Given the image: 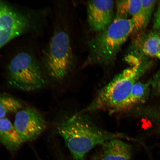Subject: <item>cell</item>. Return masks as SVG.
<instances>
[{
    "label": "cell",
    "instance_id": "e0dca14e",
    "mask_svg": "<svg viewBox=\"0 0 160 160\" xmlns=\"http://www.w3.org/2000/svg\"><path fill=\"white\" fill-rule=\"evenodd\" d=\"M153 28V29L160 31V2L154 15Z\"/></svg>",
    "mask_w": 160,
    "mask_h": 160
},
{
    "label": "cell",
    "instance_id": "ffe728a7",
    "mask_svg": "<svg viewBox=\"0 0 160 160\" xmlns=\"http://www.w3.org/2000/svg\"><path fill=\"white\" fill-rule=\"evenodd\" d=\"M158 57L160 59V53L159 54V55H158Z\"/></svg>",
    "mask_w": 160,
    "mask_h": 160
},
{
    "label": "cell",
    "instance_id": "d6986e66",
    "mask_svg": "<svg viewBox=\"0 0 160 160\" xmlns=\"http://www.w3.org/2000/svg\"><path fill=\"white\" fill-rule=\"evenodd\" d=\"M58 160H68L66 159L65 158H63L62 157H59Z\"/></svg>",
    "mask_w": 160,
    "mask_h": 160
},
{
    "label": "cell",
    "instance_id": "3957f363",
    "mask_svg": "<svg viewBox=\"0 0 160 160\" xmlns=\"http://www.w3.org/2000/svg\"><path fill=\"white\" fill-rule=\"evenodd\" d=\"M134 29V24L131 19L115 18L108 27L90 41L86 65H108L112 63Z\"/></svg>",
    "mask_w": 160,
    "mask_h": 160
},
{
    "label": "cell",
    "instance_id": "5bb4252c",
    "mask_svg": "<svg viewBox=\"0 0 160 160\" xmlns=\"http://www.w3.org/2000/svg\"><path fill=\"white\" fill-rule=\"evenodd\" d=\"M24 107L23 102L18 98L8 93H0V119L15 114Z\"/></svg>",
    "mask_w": 160,
    "mask_h": 160
},
{
    "label": "cell",
    "instance_id": "9c48e42d",
    "mask_svg": "<svg viewBox=\"0 0 160 160\" xmlns=\"http://www.w3.org/2000/svg\"><path fill=\"white\" fill-rule=\"evenodd\" d=\"M137 35L133 44L136 57H158L160 53V31L153 29L142 31Z\"/></svg>",
    "mask_w": 160,
    "mask_h": 160
},
{
    "label": "cell",
    "instance_id": "2e32d148",
    "mask_svg": "<svg viewBox=\"0 0 160 160\" xmlns=\"http://www.w3.org/2000/svg\"><path fill=\"white\" fill-rule=\"evenodd\" d=\"M157 1L155 0L145 1L142 0V6L147 26L151 19Z\"/></svg>",
    "mask_w": 160,
    "mask_h": 160
},
{
    "label": "cell",
    "instance_id": "6da1fadb",
    "mask_svg": "<svg viewBox=\"0 0 160 160\" xmlns=\"http://www.w3.org/2000/svg\"><path fill=\"white\" fill-rule=\"evenodd\" d=\"M58 131L74 160H85L86 155L93 148L110 140L128 138L121 133L102 130L79 112L63 120L58 126Z\"/></svg>",
    "mask_w": 160,
    "mask_h": 160
},
{
    "label": "cell",
    "instance_id": "277c9868",
    "mask_svg": "<svg viewBox=\"0 0 160 160\" xmlns=\"http://www.w3.org/2000/svg\"><path fill=\"white\" fill-rule=\"evenodd\" d=\"M7 73L9 84L22 91H37L45 84L41 66L35 56L28 52H19L12 58Z\"/></svg>",
    "mask_w": 160,
    "mask_h": 160
},
{
    "label": "cell",
    "instance_id": "5b68a950",
    "mask_svg": "<svg viewBox=\"0 0 160 160\" xmlns=\"http://www.w3.org/2000/svg\"><path fill=\"white\" fill-rule=\"evenodd\" d=\"M46 72L55 82L65 79L73 68L74 59L69 36L60 30L51 38L44 56Z\"/></svg>",
    "mask_w": 160,
    "mask_h": 160
},
{
    "label": "cell",
    "instance_id": "9a60e30c",
    "mask_svg": "<svg viewBox=\"0 0 160 160\" xmlns=\"http://www.w3.org/2000/svg\"><path fill=\"white\" fill-rule=\"evenodd\" d=\"M141 110L145 122L151 128V131L160 137V105L145 106Z\"/></svg>",
    "mask_w": 160,
    "mask_h": 160
},
{
    "label": "cell",
    "instance_id": "52a82bcc",
    "mask_svg": "<svg viewBox=\"0 0 160 160\" xmlns=\"http://www.w3.org/2000/svg\"><path fill=\"white\" fill-rule=\"evenodd\" d=\"M13 125L23 143L33 141L47 129L44 116L32 107H24L15 113Z\"/></svg>",
    "mask_w": 160,
    "mask_h": 160
},
{
    "label": "cell",
    "instance_id": "7a4b0ae2",
    "mask_svg": "<svg viewBox=\"0 0 160 160\" xmlns=\"http://www.w3.org/2000/svg\"><path fill=\"white\" fill-rule=\"evenodd\" d=\"M142 59L132 55L128 56L127 60L131 67L116 75L100 90L92 102L79 112L106 110L110 113H116L129 97L133 85L146 71Z\"/></svg>",
    "mask_w": 160,
    "mask_h": 160
},
{
    "label": "cell",
    "instance_id": "7c38bea8",
    "mask_svg": "<svg viewBox=\"0 0 160 160\" xmlns=\"http://www.w3.org/2000/svg\"><path fill=\"white\" fill-rule=\"evenodd\" d=\"M0 143L12 153L24 143L13 124L7 118L0 119Z\"/></svg>",
    "mask_w": 160,
    "mask_h": 160
},
{
    "label": "cell",
    "instance_id": "4fadbf2b",
    "mask_svg": "<svg viewBox=\"0 0 160 160\" xmlns=\"http://www.w3.org/2000/svg\"><path fill=\"white\" fill-rule=\"evenodd\" d=\"M151 82H137L133 85L131 93L116 113L128 111L139 104L145 102L150 92Z\"/></svg>",
    "mask_w": 160,
    "mask_h": 160
},
{
    "label": "cell",
    "instance_id": "8992f818",
    "mask_svg": "<svg viewBox=\"0 0 160 160\" xmlns=\"http://www.w3.org/2000/svg\"><path fill=\"white\" fill-rule=\"evenodd\" d=\"M31 24L27 16L8 4L0 1V49L11 40L26 32Z\"/></svg>",
    "mask_w": 160,
    "mask_h": 160
},
{
    "label": "cell",
    "instance_id": "ba28073f",
    "mask_svg": "<svg viewBox=\"0 0 160 160\" xmlns=\"http://www.w3.org/2000/svg\"><path fill=\"white\" fill-rule=\"evenodd\" d=\"M114 3L110 0L89 1L87 3L88 22L91 29L101 32L113 21Z\"/></svg>",
    "mask_w": 160,
    "mask_h": 160
},
{
    "label": "cell",
    "instance_id": "30bf717a",
    "mask_svg": "<svg viewBox=\"0 0 160 160\" xmlns=\"http://www.w3.org/2000/svg\"><path fill=\"white\" fill-rule=\"evenodd\" d=\"M117 13L120 17L127 18L128 16L133 20L134 29L133 33L137 34L145 29L146 21L144 15L142 0H127L116 2Z\"/></svg>",
    "mask_w": 160,
    "mask_h": 160
},
{
    "label": "cell",
    "instance_id": "8fae6325",
    "mask_svg": "<svg viewBox=\"0 0 160 160\" xmlns=\"http://www.w3.org/2000/svg\"><path fill=\"white\" fill-rule=\"evenodd\" d=\"M102 146L100 160H132V148L129 143L113 139Z\"/></svg>",
    "mask_w": 160,
    "mask_h": 160
},
{
    "label": "cell",
    "instance_id": "ac0fdd59",
    "mask_svg": "<svg viewBox=\"0 0 160 160\" xmlns=\"http://www.w3.org/2000/svg\"><path fill=\"white\" fill-rule=\"evenodd\" d=\"M153 89L160 94V70L155 74L151 82Z\"/></svg>",
    "mask_w": 160,
    "mask_h": 160
}]
</instances>
